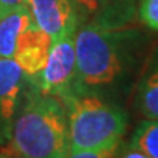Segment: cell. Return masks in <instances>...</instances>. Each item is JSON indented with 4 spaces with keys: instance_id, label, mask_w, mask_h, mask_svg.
I'll return each instance as SVG.
<instances>
[{
    "instance_id": "obj_1",
    "label": "cell",
    "mask_w": 158,
    "mask_h": 158,
    "mask_svg": "<svg viewBox=\"0 0 158 158\" xmlns=\"http://www.w3.org/2000/svg\"><path fill=\"white\" fill-rule=\"evenodd\" d=\"M148 35L138 23L106 27L81 23L75 32V91L124 106L149 51Z\"/></svg>"
},
{
    "instance_id": "obj_2",
    "label": "cell",
    "mask_w": 158,
    "mask_h": 158,
    "mask_svg": "<svg viewBox=\"0 0 158 158\" xmlns=\"http://www.w3.org/2000/svg\"><path fill=\"white\" fill-rule=\"evenodd\" d=\"M3 151L10 158L68 157L69 123L62 100L41 92L28 79L10 139Z\"/></svg>"
},
{
    "instance_id": "obj_3",
    "label": "cell",
    "mask_w": 158,
    "mask_h": 158,
    "mask_svg": "<svg viewBox=\"0 0 158 158\" xmlns=\"http://www.w3.org/2000/svg\"><path fill=\"white\" fill-rule=\"evenodd\" d=\"M60 100L68 113L70 151L101 149L123 142L129 124L124 106L78 91Z\"/></svg>"
},
{
    "instance_id": "obj_4",
    "label": "cell",
    "mask_w": 158,
    "mask_h": 158,
    "mask_svg": "<svg viewBox=\"0 0 158 158\" xmlns=\"http://www.w3.org/2000/svg\"><path fill=\"white\" fill-rule=\"evenodd\" d=\"M76 32V31H75ZM75 32L53 40L45 66L37 76L28 78L41 92L63 98L75 91L76 50Z\"/></svg>"
},
{
    "instance_id": "obj_5",
    "label": "cell",
    "mask_w": 158,
    "mask_h": 158,
    "mask_svg": "<svg viewBox=\"0 0 158 158\" xmlns=\"http://www.w3.org/2000/svg\"><path fill=\"white\" fill-rule=\"evenodd\" d=\"M27 81V75L13 59L0 57V147H6L10 139Z\"/></svg>"
},
{
    "instance_id": "obj_6",
    "label": "cell",
    "mask_w": 158,
    "mask_h": 158,
    "mask_svg": "<svg viewBox=\"0 0 158 158\" xmlns=\"http://www.w3.org/2000/svg\"><path fill=\"white\" fill-rule=\"evenodd\" d=\"M78 13V25L98 23L123 27L138 23V0H72Z\"/></svg>"
},
{
    "instance_id": "obj_7",
    "label": "cell",
    "mask_w": 158,
    "mask_h": 158,
    "mask_svg": "<svg viewBox=\"0 0 158 158\" xmlns=\"http://www.w3.org/2000/svg\"><path fill=\"white\" fill-rule=\"evenodd\" d=\"M34 23L53 40L78 28V13L72 0H27Z\"/></svg>"
},
{
    "instance_id": "obj_8",
    "label": "cell",
    "mask_w": 158,
    "mask_h": 158,
    "mask_svg": "<svg viewBox=\"0 0 158 158\" xmlns=\"http://www.w3.org/2000/svg\"><path fill=\"white\" fill-rule=\"evenodd\" d=\"M130 100L142 118L158 120V43L148 51Z\"/></svg>"
},
{
    "instance_id": "obj_9",
    "label": "cell",
    "mask_w": 158,
    "mask_h": 158,
    "mask_svg": "<svg viewBox=\"0 0 158 158\" xmlns=\"http://www.w3.org/2000/svg\"><path fill=\"white\" fill-rule=\"evenodd\" d=\"M51 38L35 23L19 35L15 45L13 60L28 78L37 76L45 66L50 53Z\"/></svg>"
},
{
    "instance_id": "obj_10",
    "label": "cell",
    "mask_w": 158,
    "mask_h": 158,
    "mask_svg": "<svg viewBox=\"0 0 158 158\" xmlns=\"http://www.w3.org/2000/svg\"><path fill=\"white\" fill-rule=\"evenodd\" d=\"M32 23L34 19L27 5L18 6L0 15V57L13 59L19 35Z\"/></svg>"
},
{
    "instance_id": "obj_11",
    "label": "cell",
    "mask_w": 158,
    "mask_h": 158,
    "mask_svg": "<svg viewBox=\"0 0 158 158\" xmlns=\"http://www.w3.org/2000/svg\"><path fill=\"white\" fill-rule=\"evenodd\" d=\"M129 142L151 158H158V120L143 118L135 127Z\"/></svg>"
},
{
    "instance_id": "obj_12",
    "label": "cell",
    "mask_w": 158,
    "mask_h": 158,
    "mask_svg": "<svg viewBox=\"0 0 158 158\" xmlns=\"http://www.w3.org/2000/svg\"><path fill=\"white\" fill-rule=\"evenodd\" d=\"M138 19L143 27L158 32V0H138Z\"/></svg>"
},
{
    "instance_id": "obj_13",
    "label": "cell",
    "mask_w": 158,
    "mask_h": 158,
    "mask_svg": "<svg viewBox=\"0 0 158 158\" xmlns=\"http://www.w3.org/2000/svg\"><path fill=\"white\" fill-rule=\"evenodd\" d=\"M123 142L114 143L111 147L101 149H84V151H70L66 158H118L120 148Z\"/></svg>"
},
{
    "instance_id": "obj_14",
    "label": "cell",
    "mask_w": 158,
    "mask_h": 158,
    "mask_svg": "<svg viewBox=\"0 0 158 158\" xmlns=\"http://www.w3.org/2000/svg\"><path fill=\"white\" fill-rule=\"evenodd\" d=\"M118 158H151V157H149L148 154L143 152L142 149H139L138 147L132 145V143L127 141V143L123 142V145L120 148Z\"/></svg>"
},
{
    "instance_id": "obj_15",
    "label": "cell",
    "mask_w": 158,
    "mask_h": 158,
    "mask_svg": "<svg viewBox=\"0 0 158 158\" xmlns=\"http://www.w3.org/2000/svg\"><path fill=\"white\" fill-rule=\"evenodd\" d=\"M22 5H27V0H0V15Z\"/></svg>"
},
{
    "instance_id": "obj_16",
    "label": "cell",
    "mask_w": 158,
    "mask_h": 158,
    "mask_svg": "<svg viewBox=\"0 0 158 158\" xmlns=\"http://www.w3.org/2000/svg\"><path fill=\"white\" fill-rule=\"evenodd\" d=\"M0 158H9V155H7L5 151H2V152H0Z\"/></svg>"
},
{
    "instance_id": "obj_17",
    "label": "cell",
    "mask_w": 158,
    "mask_h": 158,
    "mask_svg": "<svg viewBox=\"0 0 158 158\" xmlns=\"http://www.w3.org/2000/svg\"><path fill=\"white\" fill-rule=\"evenodd\" d=\"M9 158H10V157H9Z\"/></svg>"
}]
</instances>
